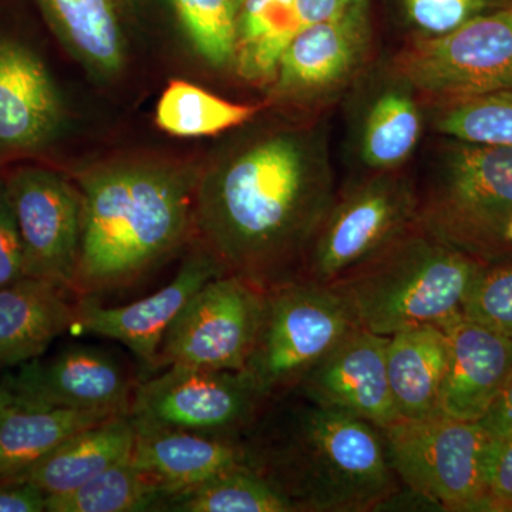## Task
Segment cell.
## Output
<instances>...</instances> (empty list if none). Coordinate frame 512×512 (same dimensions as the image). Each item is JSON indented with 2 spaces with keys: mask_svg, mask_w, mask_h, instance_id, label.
I'll return each mask as SVG.
<instances>
[{
  "mask_svg": "<svg viewBox=\"0 0 512 512\" xmlns=\"http://www.w3.org/2000/svg\"><path fill=\"white\" fill-rule=\"evenodd\" d=\"M333 198L319 133L256 138L198 180L195 228L227 274L268 289L302 279Z\"/></svg>",
  "mask_w": 512,
  "mask_h": 512,
  "instance_id": "6da1fadb",
  "label": "cell"
},
{
  "mask_svg": "<svg viewBox=\"0 0 512 512\" xmlns=\"http://www.w3.org/2000/svg\"><path fill=\"white\" fill-rule=\"evenodd\" d=\"M198 180L190 167L154 161L99 165L80 175L77 298L126 289L173 255L195 225Z\"/></svg>",
  "mask_w": 512,
  "mask_h": 512,
  "instance_id": "7a4b0ae2",
  "label": "cell"
},
{
  "mask_svg": "<svg viewBox=\"0 0 512 512\" xmlns=\"http://www.w3.org/2000/svg\"><path fill=\"white\" fill-rule=\"evenodd\" d=\"M251 427L242 463L295 512L375 511L399 491L380 431L366 421L305 399Z\"/></svg>",
  "mask_w": 512,
  "mask_h": 512,
  "instance_id": "3957f363",
  "label": "cell"
},
{
  "mask_svg": "<svg viewBox=\"0 0 512 512\" xmlns=\"http://www.w3.org/2000/svg\"><path fill=\"white\" fill-rule=\"evenodd\" d=\"M483 264L414 224L392 244L330 284L357 326L380 336L440 326L463 315Z\"/></svg>",
  "mask_w": 512,
  "mask_h": 512,
  "instance_id": "277c9868",
  "label": "cell"
},
{
  "mask_svg": "<svg viewBox=\"0 0 512 512\" xmlns=\"http://www.w3.org/2000/svg\"><path fill=\"white\" fill-rule=\"evenodd\" d=\"M356 326L332 285L298 279L274 286L265 292L261 323L241 372L266 402L281 399Z\"/></svg>",
  "mask_w": 512,
  "mask_h": 512,
  "instance_id": "5b68a950",
  "label": "cell"
},
{
  "mask_svg": "<svg viewBox=\"0 0 512 512\" xmlns=\"http://www.w3.org/2000/svg\"><path fill=\"white\" fill-rule=\"evenodd\" d=\"M379 431L387 461L410 493L439 510L493 511L484 480L490 436L478 421L437 414Z\"/></svg>",
  "mask_w": 512,
  "mask_h": 512,
  "instance_id": "8992f818",
  "label": "cell"
},
{
  "mask_svg": "<svg viewBox=\"0 0 512 512\" xmlns=\"http://www.w3.org/2000/svg\"><path fill=\"white\" fill-rule=\"evenodd\" d=\"M447 151L417 224L477 258L512 217V147L457 141Z\"/></svg>",
  "mask_w": 512,
  "mask_h": 512,
  "instance_id": "52a82bcc",
  "label": "cell"
},
{
  "mask_svg": "<svg viewBox=\"0 0 512 512\" xmlns=\"http://www.w3.org/2000/svg\"><path fill=\"white\" fill-rule=\"evenodd\" d=\"M394 69L440 106L511 89L512 6L483 13L446 35L413 40Z\"/></svg>",
  "mask_w": 512,
  "mask_h": 512,
  "instance_id": "ba28073f",
  "label": "cell"
},
{
  "mask_svg": "<svg viewBox=\"0 0 512 512\" xmlns=\"http://www.w3.org/2000/svg\"><path fill=\"white\" fill-rule=\"evenodd\" d=\"M265 292L238 275L208 281L171 323L156 367L244 370L264 312Z\"/></svg>",
  "mask_w": 512,
  "mask_h": 512,
  "instance_id": "9c48e42d",
  "label": "cell"
},
{
  "mask_svg": "<svg viewBox=\"0 0 512 512\" xmlns=\"http://www.w3.org/2000/svg\"><path fill=\"white\" fill-rule=\"evenodd\" d=\"M265 403L244 372L167 366L134 389L130 414L137 426L234 439Z\"/></svg>",
  "mask_w": 512,
  "mask_h": 512,
  "instance_id": "30bf717a",
  "label": "cell"
},
{
  "mask_svg": "<svg viewBox=\"0 0 512 512\" xmlns=\"http://www.w3.org/2000/svg\"><path fill=\"white\" fill-rule=\"evenodd\" d=\"M409 181L379 175L335 202L313 239L302 279L330 285L375 256L417 222Z\"/></svg>",
  "mask_w": 512,
  "mask_h": 512,
  "instance_id": "8fae6325",
  "label": "cell"
},
{
  "mask_svg": "<svg viewBox=\"0 0 512 512\" xmlns=\"http://www.w3.org/2000/svg\"><path fill=\"white\" fill-rule=\"evenodd\" d=\"M6 190L22 237L26 276L72 292L82 239V192L62 174L39 167L15 171Z\"/></svg>",
  "mask_w": 512,
  "mask_h": 512,
  "instance_id": "7c38bea8",
  "label": "cell"
},
{
  "mask_svg": "<svg viewBox=\"0 0 512 512\" xmlns=\"http://www.w3.org/2000/svg\"><path fill=\"white\" fill-rule=\"evenodd\" d=\"M0 384L18 402L110 414L130 413L136 389L120 362L90 346H72L50 359L29 360Z\"/></svg>",
  "mask_w": 512,
  "mask_h": 512,
  "instance_id": "4fadbf2b",
  "label": "cell"
},
{
  "mask_svg": "<svg viewBox=\"0 0 512 512\" xmlns=\"http://www.w3.org/2000/svg\"><path fill=\"white\" fill-rule=\"evenodd\" d=\"M387 343V336L356 326L296 389L313 403L384 429L400 419L387 376Z\"/></svg>",
  "mask_w": 512,
  "mask_h": 512,
  "instance_id": "5bb4252c",
  "label": "cell"
},
{
  "mask_svg": "<svg viewBox=\"0 0 512 512\" xmlns=\"http://www.w3.org/2000/svg\"><path fill=\"white\" fill-rule=\"evenodd\" d=\"M227 274L207 249L185 259L170 284L160 291L123 306H104L99 299L76 303L77 328L126 346L144 365L156 367L158 350L171 323L192 295L211 279Z\"/></svg>",
  "mask_w": 512,
  "mask_h": 512,
  "instance_id": "9a60e30c",
  "label": "cell"
},
{
  "mask_svg": "<svg viewBox=\"0 0 512 512\" xmlns=\"http://www.w3.org/2000/svg\"><path fill=\"white\" fill-rule=\"evenodd\" d=\"M64 117L62 96L42 59L18 40L0 36V153L46 147Z\"/></svg>",
  "mask_w": 512,
  "mask_h": 512,
  "instance_id": "2e32d148",
  "label": "cell"
},
{
  "mask_svg": "<svg viewBox=\"0 0 512 512\" xmlns=\"http://www.w3.org/2000/svg\"><path fill=\"white\" fill-rule=\"evenodd\" d=\"M369 43L366 8L302 29L279 63L275 93L285 100L311 101L335 92L365 62Z\"/></svg>",
  "mask_w": 512,
  "mask_h": 512,
  "instance_id": "e0dca14e",
  "label": "cell"
},
{
  "mask_svg": "<svg viewBox=\"0 0 512 512\" xmlns=\"http://www.w3.org/2000/svg\"><path fill=\"white\" fill-rule=\"evenodd\" d=\"M448 365L440 414L480 421L512 369V339L461 315L444 326Z\"/></svg>",
  "mask_w": 512,
  "mask_h": 512,
  "instance_id": "ac0fdd59",
  "label": "cell"
},
{
  "mask_svg": "<svg viewBox=\"0 0 512 512\" xmlns=\"http://www.w3.org/2000/svg\"><path fill=\"white\" fill-rule=\"evenodd\" d=\"M136 430L131 461L163 488L167 500L242 463L234 439L137 424Z\"/></svg>",
  "mask_w": 512,
  "mask_h": 512,
  "instance_id": "d6986e66",
  "label": "cell"
},
{
  "mask_svg": "<svg viewBox=\"0 0 512 512\" xmlns=\"http://www.w3.org/2000/svg\"><path fill=\"white\" fill-rule=\"evenodd\" d=\"M76 325V305L64 289L42 279H19L0 289V366L37 359Z\"/></svg>",
  "mask_w": 512,
  "mask_h": 512,
  "instance_id": "ffe728a7",
  "label": "cell"
},
{
  "mask_svg": "<svg viewBox=\"0 0 512 512\" xmlns=\"http://www.w3.org/2000/svg\"><path fill=\"white\" fill-rule=\"evenodd\" d=\"M136 434L130 413L110 417L74 434L19 478L35 484L46 497L70 493L128 460Z\"/></svg>",
  "mask_w": 512,
  "mask_h": 512,
  "instance_id": "44dd1931",
  "label": "cell"
},
{
  "mask_svg": "<svg viewBox=\"0 0 512 512\" xmlns=\"http://www.w3.org/2000/svg\"><path fill=\"white\" fill-rule=\"evenodd\" d=\"M64 49L90 76L111 80L126 63L119 0H35Z\"/></svg>",
  "mask_w": 512,
  "mask_h": 512,
  "instance_id": "7402d4cb",
  "label": "cell"
},
{
  "mask_svg": "<svg viewBox=\"0 0 512 512\" xmlns=\"http://www.w3.org/2000/svg\"><path fill=\"white\" fill-rule=\"evenodd\" d=\"M387 376L400 419L440 414L448 365V339L440 326H417L389 336Z\"/></svg>",
  "mask_w": 512,
  "mask_h": 512,
  "instance_id": "603a6c76",
  "label": "cell"
},
{
  "mask_svg": "<svg viewBox=\"0 0 512 512\" xmlns=\"http://www.w3.org/2000/svg\"><path fill=\"white\" fill-rule=\"evenodd\" d=\"M114 416L120 414L49 409L12 399L0 412V480L22 477L74 434Z\"/></svg>",
  "mask_w": 512,
  "mask_h": 512,
  "instance_id": "cb8c5ba5",
  "label": "cell"
},
{
  "mask_svg": "<svg viewBox=\"0 0 512 512\" xmlns=\"http://www.w3.org/2000/svg\"><path fill=\"white\" fill-rule=\"evenodd\" d=\"M301 30L293 0H245L237 13L238 73L249 82L275 79L285 50Z\"/></svg>",
  "mask_w": 512,
  "mask_h": 512,
  "instance_id": "d4e9b609",
  "label": "cell"
},
{
  "mask_svg": "<svg viewBox=\"0 0 512 512\" xmlns=\"http://www.w3.org/2000/svg\"><path fill=\"white\" fill-rule=\"evenodd\" d=\"M421 131L423 120L413 97L404 90H387L367 111L360 141L363 161L382 173L396 170L412 156Z\"/></svg>",
  "mask_w": 512,
  "mask_h": 512,
  "instance_id": "484cf974",
  "label": "cell"
},
{
  "mask_svg": "<svg viewBox=\"0 0 512 512\" xmlns=\"http://www.w3.org/2000/svg\"><path fill=\"white\" fill-rule=\"evenodd\" d=\"M167 494L131 458L62 495L46 497L47 512H134L164 507Z\"/></svg>",
  "mask_w": 512,
  "mask_h": 512,
  "instance_id": "4316f807",
  "label": "cell"
},
{
  "mask_svg": "<svg viewBox=\"0 0 512 512\" xmlns=\"http://www.w3.org/2000/svg\"><path fill=\"white\" fill-rule=\"evenodd\" d=\"M164 507L175 512H295L274 485L244 463L168 498Z\"/></svg>",
  "mask_w": 512,
  "mask_h": 512,
  "instance_id": "83f0119b",
  "label": "cell"
},
{
  "mask_svg": "<svg viewBox=\"0 0 512 512\" xmlns=\"http://www.w3.org/2000/svg\"><path fill=\"white\" fill-rule=\"evenodd\" d=\"M258 107L232 103L185 80H173L157 104V126L175 137L215 136L241 126Z\"/></svg>",
  "mask_w": 512,
  "mask_h": 512,
  "instance_id": "f1b7e54d",
  "label": "cell"
},
{
  "mask_svg": "<svg viewBox=\"0 0 512 512\" xmlns=\"http://www.w3.org/2000/svg\"><path fill=\"white\" fill-rule=\"evenodd\" d=\"M194 52L212 67L234 63L237 6L234 0H165Z\"/></svg>",
  "mask_w": 512,
  "mask_h": 512,
  "instance_id": "f546056e",
  "label": "cell"
},
{
  "mask_svg": "<svg viewBox=\"0 0 512 512\" xmlns=\"http://www.w3.org/2000/svg\"><path fill=\"white\" fill-rule=\"evenodd\" d=\"M436 130L463 143L512 147V87L443 104Z\"/></svg>",
  "mask_w": 512,
  "mask_h": 512,
  "instance_id": "4dcf8cb0",
  "label": "cell"
},
{
  "mask_svg": "<svg viewBox=\"0 0 512 512\" xmlns=\"http://www.w3.org/2000/svg\"><path fill=\"white\" fill-rule=\"evenodd\" d=\"M463 315L512 339V264L483 265L468 292Z\"/></svg>",
  "mask_w": 512,
  "mask_h": 512,
  "instance_id": "1f68e13d",
  "label": "cell"
},
{
  "mask_svg": "<svg viewBox=\"0 0 512 512\" xmlns=\"http://www.w3.org/2000/svg\"><path fill=\"white\" fill-rule=\"evenodd\" d=\"M410 20L426 35L440 36L453 32L494 9V0H404Z\"/></svg>",
  "mask_w": 512,
  "mask_h": 512,
  "instance_id": "d6a6232c",
  "label": "cell"
},
{
  "mask_svg": "<svg viewBox=\"0 0 512 512\" xmlns=\"http://www.w3.org/2000/svg\"><path fill=\"white\" fill-rule=\"evenodd\" d=\"M484 480L493 511H512V433L488 440Z\"/></svg>",
  "mask_w": 512,
  "mask_h": 512,
  "instance_id": "836d02e7",
  "label": "cell"
},
{
  "mask_svg": "<svg viewBox=\"0 0 512 512\" xmlns=\"http://www.w3.org/2000/svg\"><path fill=\"white\" fill-rule=\"evenodd\" d=\"M25 252L6 184L0 183V289L25 278Z\"/></svg>",
  "mask_w": 512,
  "mask_h": 512,
  "instance_id": "e575fe53",
  "label": "cell"
},
{
  "mask_svg": "<svg viewBox=\"0 0 512 512\" xmlns=\"http://www.w3.org/2000/svg\"><path fill=\"white\" fill-rule=\"evenodd\" d=\"M46 511V494L22 478L0 480V512Z\"/></svg>",
  "mask_w": 512,
  "mask_h": 512,
  "instance_id": "d590c367",
  "label": "cell"
},
{
  "mask_svg": "<svg viewBox=\"0 0 512 512\" xmlns=\"http://www.w3.org/2000/svg\"><path fill=\"white\" fill-rule=\"evenodd\" d=\"M296 16L301 22L302 29L320 23L336 22L346 18L353 10L366 8L357 6L350 0H293Z\"/></svg>",
  "mask_w": 512,
  "mask_h": 512,
  "instance_id": "8d00e7d4",
  "label": "cell"
},
{
  "mask_svg": "<svg viewBox=\"0 0 512 512\" xmlns=\"http://www.w3.org/2000/svg\"><path fill=\"white\" fill-rule=\"evenodd\" d=\"M478 423L490 437L512 433V369L490 409Z\"/></svg>",
  "mask_w": 512,
  "mask_h": 512,
  "instance_id": "74e56055",
  "label": "cell"
},
{
  "mask_svg": "<svg viewBox=\"0 0 512 512\" xmlns=\"http://www.w3.org/2000/svg\"><path fill=\"white\" fill-rule=\"evenodd\" d=\"M12 399V394H10L8 390L0 384V412H2L10 402H12Z\"/></svg>",
  "mask_w": 512,
  "mask_h": 512,
  "instance_id": "f35d334b",
  "label": "cell"
},
{
  "mask_svg": "<svg viewBox=\"0 0 512 512\" xmlns=\"http://www.w3.org/2000/svg\"><path fill=\"white\" fill-rule=\"evenodd\" d=\"M503 239L505 242H510L512 245V217L508 220L507 224H505L503 231Z\"/></svg>",
  "mask_w": 512,
  "mask_h": 512,
  "instance_id": "ab89813d",
  "label": "cell"
},
{
  "mask_svg": "<svg viewBox=\"0 0 512 512\" xmlns=\"http://www.w3.org/2000/svg\"><path fill=\"white\" fill-rule=\"evenodd\" d=\"M350 2L355 3L357 6H366L367 0H350Z\"/></svg>",
  "mask_w": 512,
  "mask_h": 512,
  "instance_id": "60d3db41",
  "label": "cell"
},
{
  "mask_svg": "<svg viewBox=\"0 0 512 512\" xmlns=\"http://www.w3.org/2000/svg\"><path fill=\"white\" fill-rule=\"evenodd\" d=\"M235 6H237V10L241 8L242 3L245 2V0H234Z\"/></svg>",
  "mask_w": 512,
  "mask_h": 512,
  "instance_id": "b9f144b4",
  "label": "cell"
}]
</instances>
